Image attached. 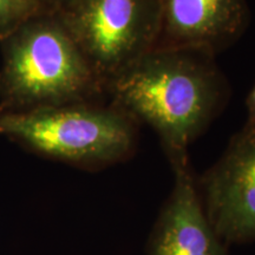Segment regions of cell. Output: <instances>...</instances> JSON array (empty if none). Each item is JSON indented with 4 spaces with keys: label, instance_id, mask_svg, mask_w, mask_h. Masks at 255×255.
I'll use <instances>...</instances> for the list:
<instances>
[{
    "label": "cell",
    "instance_id": "6da1fadb",
    "mask_svg": "<svg viewBox=\"0 0 255 255\" xmlns=\"http://www.w3.org/2000/svg\"><path fill=\"white\" fill-rule=\"evenodd\" d=\"M105 94L157 133L176 169L190 164V145L228 104L231 85L212 53L155 47L110 81Z\"/></svg>",
    "mask_w": 255,
    "mask_h": 255
},
{
    "label": "cell",
    "instance_id": "7a4b0ae2",
    "mask_svg": "<svg viewBox=\"0 0 255 255\" xmlns=\"http://www.w3.org/2000/svg\"><path fill=\"white\" fill-rule=\"evenodd\" d=\"M0 44V113L97 101L104 94L57 11L37 12Z\"/></svg>",
    "mask_w": 255,
    "mask_h": 255
},
{
    "label": "cell",
    "instance_id": "3957f363",
    "mask_svg": "<svg viewBox=\"0 0 255 255\" xmlns=\"http://www.w3.org/2000/svg\"><path fill=\"white\" fill-rule=\"evenodd\" d=\"M0 135L37 155L96 171L135 155L138 123L114 104L85 101L0 113Z\"/></svg>",
    "mask_w": 255,
    "mask_h": 255
},
{
    "label": "cell",
    "instance_id": "277c9868",
    "mask_svg": "<svg viewBox=\"0 0 255 255\" xmlns=\"http://www.w3.org/2000/svg\"><path fill=\"white\" fill-rule=\"evenodd\" d=\"M104 88L154 50L161 33V0H75L58 12Z\"/></svg>",
    "mask_w": 255,
    "mask_h": 255
},
{
    "label": "cell",
    "instance_id": "5b68a950",
    "mask_svg": "<svg viewBox=\"0 0 255 255\" xmlns=\"http://www.w3.org/2000/svg\"><path fill=\"white\" fill-rule=\"evenodd\" d=\"M196 188L208 221L229 247L255 241V126L246 123Z\"/></svg>",
    "mask_w": 255,
    "mask_h": 255
},
{
    "label": "cell",
    "instance_id": "8992f818",
    "mask_svg": "<svg viewBox=\"0 0 255 255\" xmlns=\"http://www.w3.org/2000/svg\"><path fill=\"white\" fill-rule=\"evenodd\" d=\"M156 47L195 49L216 56L240 39L250 24L246 0H161Z\"/></svg>",
    "mask_w": 255,
    "mask_h": 255
},
{
    "label": "cell",
    "instance_id": "52a82bcc",
    "mask_svg": "<svg viewBox=\"0 0 255 255\" xmlns=\"http://www.w3.org/2000/svg\"><path fill=\"white\" fill-rule=\"evenodd\" d=\"M173 173V189L149 235L148 255H228L205 214L191 165Z\"/></svg>",
    "mask_w": 255,
    "mask_h": 255
},
{
    "label": "cell",
    "instance_id": "ba28073f",
    "mask_svg": "<svg viewBox=\"0 0 255 255\" xmlns=\"http://www.w3.org/2000/svg\"><path fill=\"white\" fill-rule=\"evenodd\" d=\"M45 8L49 7L43 0H0V39L31 15Z\"/></svg>",
    "mask_w": 255,
    "mask_h": 255
},
{
    "label": "cell",
    "instance_id": "9c48e42d",
    "mask_svg": "<svg viewBox=\"0 0 255 255\" xmlns=\"http://www.w3.org/2000/svg\"><path fill=\"white\" fill-rule=\"evenodd\" d=\"M246 107H247V121L246 123L253 124L255 126V84L252 88V90L248 95L246 100Z\"/></svg>",
    "mask_w": 255,
    "mask_h": 255
},
{
    "label": "cell",
    "instance_id": "30bf717a",
    "mask_svg": "<svg viewBox=\"0 0 255 255\" xmlns=\"http://www.w3.org/2000/svg\"><path fill=\"white\" fill-rule=\"evenodd\" d=\"M46 6L53 11H62L65 7H68L70 4H72L75 0H44Z\"/></svg>",
    "mask_w": 255,
    "mask_h": 255
},
{
    "label": "cell",
    "instance_id": "8fae6325",
    "mask_svg": "<svg viewBox=\"0 0 255 255\" xmlns=\"http://www.w3.org/2000/svg\"><path fill=\"white\" fill-rule=\"evenodd\" d=\"M43 1H44V0H43ZM44 2H45V1H44Z\"/></svg>",
    "mask_w": 255,
    "mask_h": 255
}]
</instances>
